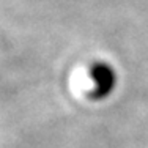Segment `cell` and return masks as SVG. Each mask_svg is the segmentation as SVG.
<instances>
[{
  "label": "cell",
  "instance_id": "cell-1",
  "mask_svg": "<svg viewBox=\"0 0 148 148\" xmlns=\"http://www.w3.org/2000/svg\"><path fill=\"white\" fill-rule=\"evenodd\" d=\"M91 88L88 96L95 101H103L112 96L118 85V73L115 66L104 60L93 62L88 69Z\"/></svg>",
  "mask_w": 148,
  "mask_h": 148
}]
</instances>
